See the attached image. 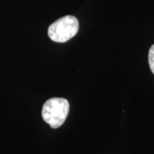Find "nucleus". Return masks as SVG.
<instances>
[{"mask_svg": "<svg viewBox=\"0 0 154 154\" xmlns=\"http://www.w3.org/2000/svg\"><path fill=\"white\" fill-rule=\"evenodd\" d=\"M69 111V101L63 98L48 99L42 108V117L52 128H58L66 120Z\"/></svg>", "mask_w": 154, "mask_h": 154, "instance_id": "obj_1", "label": "nucleus"}, {"mask_svg": "<svg viewBox=\"0 0 154 154\" xmlns=\"http://www.w3.org/2000/svg\"><path fill=\"white\" fill-rule=\"evenodd\" d=\"M79 30L76 17L66 16L57 20L48 28L49 38L57 43H64L72 38Z\"/></svg>", "mask_w": 154, "mask_h": 154, "instance_id": "obj_2", "label": "nucleus"}, {"mask_svg": "<svg viewBox=\"0 0 154 154\" xmlns=\"http://www.w3.org/2000/svg\"><path fill=\"white\" fill-rule=\"evenodd\" d=\"M148 62L151 71L152 72V74L154 75V45H152L149 50Z\"/></svg>", "mask_w": 154, "mask_h": 154, "instance_id": "obj_3", "label": "nucleus"}]
</instances>
